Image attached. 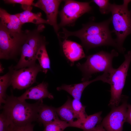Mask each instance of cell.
I'll return each mask as SVG.
<instances>
[{
    "label": "cell",
    "instance_id": "6da1fadb",
    "mask_svg": "<svg viewBox=\"0 0 131 131\" xmlns=\"http://www.w3.org/2000/svg\"><path fill=\"white\" fill-rule=\"evenodd\" d=\"M111 18L100 23H90L83 25L81 29L75 32L68 31L66 34L68 37L74 36L81 40L83 46L87 50L104 46L114 47L122 53L115 40L112 37L109 28Z\"/></svg>",
    "mask_w": 131,
    "mask_h": 131
},
{
    "label": "cell",
    "instance_id": "cb8c5ba5",
    "mask_svg": "<svg viewBox=\"0 0 131 131\" xmlns=\"http://www.w3.org/2000/svg\"><path fill=\"white\" fill-rule=\"evenodd\" d=\"M98 7L99 10L102 14H107L110 12L111 4L107 0H92Z\"/></svg>",
    "mask_w": 131,
    "mask_h": 131
},
{
    "label": "cell",
    "instance_id": "d4e9b609",
    "mask_svg": "<svg viewBox=\"0 0 131 131\" xmlns=\"http://www.w3.org/2000/svg\"><path fill=\"white\" fill-rule=\"evenodd\" d=\"M11 125L10 121L2 112L0 115V131H8Z\"/></svg>",
    "mask_w": 131,
    "mask_h": 131
},
{
    "label": "cell",
    "instance_id": "7c38bea8",
    "mask_svg": "<svg viewBox=\"0 0 131 131\" xmlns=\"http://www.w3.org/2000/svg\"><path fill=\"white\" fill-rule=\"evenodd\" d=\"M109 74L104 73L102 75L98 76L93 80L76 84H63L57 87V89L58 91L65 90L72 96L74 99L80 100L83 92L88 85L93 82L98 81L109 84Z\"/></svg>",
    "mask_w": 131,
    "mask_h": 131
},
{
    "label": "cell",
    "instance_id": "5b68a950",
    "mask_svg": "<svg viewBox=\"0 0 131 131\" xmlns=\"http://www.w3.org/2000/svg\"><path fill=\"white\" fill-rule=\"evenodd\" d=\"M45 28L43 25H39L32 31L26 30V36L21 49L20 58L17 64L13 66L15 70L30 66L36 63V55L41 45L46 42L40 33Z\"/></svg>",
    "mask_w": 131,
    "mask_h": 131
},
{
    "label": "cell",
    "instance_id": "3957f363",
    "mask_svg": "<svg viewBox=\"0 0 131 131\" xmlns=\"http://www.w3.org/2000/svg\"><path fill=\"white\" fill-rule=\"evenodd\" d=\"M118 55V52L113 49L110 52L102 50L87 56L84 63H78L76 64L82 73V81H89L93 74L98 72L110 74L115 69L112 66L113 59Z\"/></svg>",
    "mask_w": 131,
    "mask_h": 131
},
{
    "label": "cell",
    "instance_id": "ac0fdd59",
    "mask_svg": "<svg viewBox=\"0 0 131 131\" xmlns=\"http://www.w3.org/2000/svg\"><path fill=\"white\" fill-rule=\"evenodd\" d=\"M72 101L71 98L68 97L67 100L63 105L56 108L57 113L61 120L69 123H73L75 118L72 106Z\"/></svg>",
    "mask_w": 131,
    "mask_h": 131
},
{
    "label": "cell",
    "instance_id": "f1b7e54d",
    "mask_svg": "<svg viewBox=\"0 0 131 131\" xmlns=\"http://www.w3.org/2000/svg\"><path fill=\"white\" fill-rule=\"evenodd\" d=\"M94 131H106L101 123L97 126Z\"/></svg>",
    "mask_w": 131,
    "mask_h": 131
},
{
    "label": "cell",
    "instance_id": "9a60e30c",
    "mask_svg": "<svg viewBox=\"0 0 131 131\" xmlns=\"http://www.w3.org/2000/svg\"><path fill=\"white\" fill-rule=\"evenodd\" d=\"M0 22L9 30L14 32L20 33L22 31L23 25L16 15L10 14L5 9L0 8Z\"/></svg>",
    "mask_w": 131,
    "mask_h": 131
},
{
    "label": "cell",
    "instance_id": "9c48e42d",
    "mask_svg": "<svg viewBox=\"0 0 131 131\" xmlns=\"http://www.w3.org/2000/svg\"><path fill=\"white\" fill-rule=\"evenodd\" d=\"M64 1V5L60 12L61 21L58 25L59 27L73 24L78 18L92 9L90 2L70 0Z\"/></svg>",
    "mask_w": 131,
    "mask_h": 131
},
{
    "label": "cell",
    "instance_id": "7a4b0ae2",
    "mask_svg": "<svg viewBox=\"0 0 131 131\" xmlns=\"http://www.w3.org/2000/svg\"><path fill=\"white\" fill-rule=\"evenodd\" d=\"M42 100L33 104L21 101L13 95L7 96L4 105L3 112L12 126H19L32 123L37 121L38 111Z\"/></svg>",
    "mask_w": 131,
    "mask_h": 131
},
{
    "label": "cell",
    "instance_id": "52a82bcc",
    "mask_svg": "<svg viewBox=\"0 0 131 131\" xmlns=\"http://www.w3.org/2000/svg\"><path fill=\"white\" fill-rule=\"evenodd\" d=\"M124 60L117 68L110 74L111 98L108 104L112 108L119 105L124 95L122 94L128 71L131 62V50L124 55Z\"/></svg>",
    "mask_w": 131,
    "mask_h": 131
},
{
    "label": "cell",
    "instance_id": "30bf717a",
    "mask_svg": "<svg viewBox=\"0 0 131 131\" xmlns=\"http://www.w3.org/2000/svg\"><path fill=\"white\" fill-rule=\"evenodd\" d=\"M128 99V97L124 95L121 104L112 108L102 120L101 124L106 131H123L126 121Z\"/></svg>",
    "mask_w": 131,
    "mask_h": 131
},
{
    "label": "cell",
    "instance_id": "f546056e",
    "mask_svg": "<svg viewBox=\"0 0 131 131\" xmlns=\"http://www.w3.org/2000/svg\"><path fill=\"white\" fill-rule=\"evenodd\" d=\"M8 131H13V127L11 125L10 126Z\"/></svg>",
    "mask_w": 131,
    "mask_h": 131
},
{
    "label": "cell",
    "instance_id": "4316f807",
    "mask_svg": "<svg viewBox=\"0 0 131 131\" xmlns=\"http://www.w3.org/2000/svg\"><path fill=\"white\" fill-rule=\"evenodd\" d=\"M34 125L32 123L25 125L19 126H12L13 131H33Z\"/></svg>",
    "mask_w": 131,
    "mask_h": 131
},
{
    "label": "cell",
    "instance_id": "7402d4cb",
    "mask_svg": "<svg viewBox=\"0 0 131 131\" xmlns=\"http://www.w3.org/2000/svg\"><path fill=\"white\" fill-rule=\"evenodd\" d=\"M11 85V74L8 72L0 77V103L4 104L7 96L6 92L8 88Z\"/></svg>",
    "mask_w": 131,
    "mask_h": 131
},
{
    "label": "cell",
    "instance_id": "83f0119b",
    "mask_svg": "<svg viewBox=\"0 0 131 131\" xmlns=\"http://www.w3.org/2000/svg\"><path fill=\"white\" fill-rule=\"evenodd\" d=\"M126 122L131 125V105L129 104L127 107Z\"/></svg>",
    "mask_w": 131,
    "mask_h": 131
},
{
    "label": "cell",
    "instance_id": "44dd1931",
    "mask_svg": "<svg viewBox=\"0 0 131 131\" xmlns=\"http://www.w3.org/2000/svg\"><path fill=\"white\" fill-rule=\"evenodd\" d=\"M46 44L45 42L41 45L38 50L36 57L42 72L45 74L50 69V61L46 50Z\"/></svg>",
    "mask_w": 131,
    "mask_h": 131
},
{
    "label": "cell",
    "instance_id": "277c9868",
    "mask_svg": "<svg viewBox=\"0 0 131 131\" xmlns=\"http://www.w3.org/2000/svg\"><path fill=\"white\" fill-rule=\"evenodd\" d=\"M131 1L124 0L123 4L120 5L111 4L110 8L113 27L112 32L116 35L115 40L123 53L125 50L123 47V43L126 37L131 33V10L128 9Z\"/></svg>",
    "mask_w": 131,
    "mask_h": 131
},
{
    "label": "cell",
    "instance_id": "ffe728a7",
    "mask_svg": "<svg viewBox=\"0 0 131 131\" xmlns=\"http://www.w3.org/2000/svg\"><path fill=\"white\" fill-rule=\"evenodd\" d=\"M71 104L75 118L77 119L73 123L74 127H76L85 120L88 115L85 111L86 106L82 104L80 100L74 99L72 100Z\"/></svg>",
    "mask_w": 131,
    "mask_h": 131
},
{
    "label": "cell",
    "instance_id": "2e32d148",
    "mask_svg": "<svg viewBox=\"0 0 131 131\" xmlns=\"http://www.w3.org/2000/svg\"><path fill=\"white\" fill-rule=\"evenodd\" d=\"M59 119L56 108L44 104L42 102L39 108L37 121L44 127L47 124Z\"/></svg>",
    "mask_w": 131,
    "mask_h": 131
},
{
    "label": "cell",
    "instance_id": "ba28073f",
    "mask_svg": "<svg viewBox=\"0 0 131 131\" xmlns=\"http://www.w3.org/2000/svg\"><path fill=\"white\" fill-rule=\"evenodd\" d=\"M11 74V85L15 89L22 90L31 86L36 82L38 73L42 70L39 64H35L18 70L13 66L9 68Z\"/></svg>",
    "mask_w": 131,
    "mask_h": 131
},
{
    "label": "cell",
    "instance_id": "5bb4252c",
    "mask_svg": "<svg viewBox=\"0 0 131 131\" xmlns=\"http://www.w3.org/2000/svg\"><path fill=\"white\" fill-rule=\"evenodd\" d=\"M62 47L63 53L71 66L75 62L86 57L82 47L76 42L65 39Z\"/></svg>",
    "mask_w": 131,
    "mask_h": 131
},
{
    "label": "cell",
    "instance_id": "8fae6325",
    "mask_svg": "<svg viewBox=\"0 0 131 131\" xmlns=\"http://www.w3.org/2000/svg\"><path fill=\"white\" fill-rule=\"evenodd\" d=\"M62 1L59 0H39L33 5L45 12L49 24L53 26L57 35L59 27L57 23V16L59 6Z\"/></svg>",
    "mask_w": 131,
    "mask_h": 131
},
{
    "label": "cell",
    "instance_id": "e0dca14e",
    "mask_svg": "<svg viewBox=\"0 0 131 131\" xmlns=\"http://www.w3.org/2000/svg\"><path fill=\"white\" fill-rule=\"evenodd\" d=\"M23 25L26 23H31L37 25L44 24H49L47 20L41 17V14L40 13H36L31 12V11L26 10L16 14Z\"/></svg>",
    "mask_w": 131,
    "mask_h": 131
},
{
    "label": "cell",
    "instance_id": "484cf974",
    "mask_svg": "<svg viewBox=\"0 0 131 131\" xmlns=\"http://www.w3.org/2000/svg\"><path fill=\"white\" fill-rule=\"evenodd\" d=\"M5 3L6 4H19L21 5L22 6H33L34 3L33 0H5Z\"/></svg>",
    "mask_w": 131,
    "mask_h": 131
},
{
    "label": "cell",
    "instance_id": "603a6c76",
    "mask_svg": "<svg viewBox=\"0 0 131 131\" xmlns=\"http://www.w3.org/2000/svg\"><path fill=\"white\" fill-rule=\"evenodd\" d=\"M70 126L69 123L59 119L46 125L43 131H63Z\"/></svg>",
    "mask_w": 131,
    "mask_h": 131
},
{
    "label": "cell",
    "instance_id": "4fadbf2b",
    "mask_svg": "<svg viewBox=\"0 0 131 131\" xmlns=\"http://www.w3.org/2000/svg\"><path fill=\"white\" fill-rule=\"evenodd\" d=\"M48 83L43 81L36 86L28 88L21 95L17 98L21 101H25L26 99L41 100L46 98L53 99V96L48 90Z\"/></svg>",
    "mask_w": 131,
    "mask_h": 131
},
{
    "label": "cell",
    "instance_id": "d6986e66",
    "mask_svg": "<svg viewBox=\"0 0 131 131\" xmlns=\"http://www.w3.org/2000/svg\"><path fill=\"white\" fill-rule=\"evenodd\" d=\"M100 111L88 116L83 122L78 125L76 128L81 129L83 131H94L96 127L100 124L102 120Z\"/></svg>",
    "mask_w": 131,
    "mask_h": 131
},
{
    "label": "cell",
    "instance_id": "8992f818",
    "mask_svg": "<svg viewBox=\"0 0 131 131\" xmlns=\"http://www.w3.org/2000/svg\"><path fill=\"white\" fill-rule=\"evenodd\" d=\"M26 32L16 33L8 30L0 23V58H15L20 54L21 47L26 38Z\"/></svg>",
    "mask_w": 131,
    "mask_h": 131
}]
</instances>
